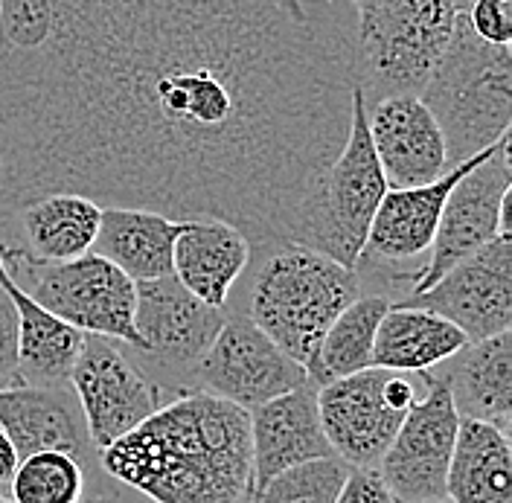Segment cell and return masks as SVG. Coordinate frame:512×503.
<instances>
[{"instance_id": "6da1fadb", "label": "cell", "mask_w": 512, "mask_h": 503, "mask_svg": "<svg viewBox=\"0 0 512 503\" xmlns=\"http://www.w3.org/2000/svg\"><path fill=\"white\" fill-rule=\"evenodd\" d=\"M50 0L35 50H0V213L44 195L219 219L294 242L350 131L352 6Z\"/></svg>"}, {"instance_id": "7a4b0ae2", "label": "cell", "mask_w": 512, "mask_h": 503, "mask_svg": "<svg viewBox=\"0 0 512 503\" xmlns=\"http://www.w3.org/2000/svg\"><path fill=\"white\" fill-rule=\"evenodd\" d=\"M99 466L155 503H248L251 413L201 390H181L99 451Z\"/></svg>"}, {"instance_id": "3957f363", "label": "cell", "mask_w": 512, "mask_h": 503, "mask_svg": "<svg viewBox=\"0 0 512 503\" xmlns=\"http://www.w3.org/2000/svg\"><path fill=\"white\" fill-rule=\"evenodd\" d=\"M256 253L262 262L248 291V317L288 358L312 373L326 329L361 297V277L341 262L291 242L256 248Z\"/></svg>"}, {"instance_id": "277c9868", "label": "cell", "mask_w": 512, "mask_h": 503, "mask_svg": "<svg viewBox=\"0 0 512 503\" xmlns=\"http://www.w3.org/2000/svg\"><path fill=\"white\" fill-rule=\"evenodd\" d=\"M419 99L446 137L448 163L457 166L510 134L512 56L510 44H486L466 15L457 18L443 59Z\"/></svg>"}, {"instance_id": "5b68a950", "label": "cell", "mask_w": 512, "mask_h": 503, "mask_svg": "<svg viewBox=\"0 0 512 503\" xmlns=\"http://www.w3.org/2000/svg\"><path fill=\"white\" fill-rule=\"evenodd\" d=\"M457 0H379L355 12L352 73L367 105L382 96H419L443 59Z\"/></svg>"}, {"instance_id": "8992f818", "label": "cell", "mask_w": 512, "mask_h": 503, "mask_svg": "<svg viewBox=\"0 0 512 503\" xmlns=\"http://www.w3.org/2000/svg\"><path fill=\"white\" fill-rule=\"evenodd\" d=\"M384 192L387 181L370 140L367 99L355 85L344 149L318 178L291 245L323 253L355 271Z\"/></svg>"}, {"instance_id": "52a82bcc", "label": "cell", "mask_w": 512, "mask_h": 503, "mask_svg": "<svg viewBox=\"0 0 512 503\" xmlns=\"http://www.w3.org/2000/svg\"><path fill=\"white\" fill-rule=\"evenodd\" d=\"M3 259L18 288L53 317L82 335L108 338L134 349L137 355L146 352V344L134 329L137 283L108 259L85 253L70 262H32L21 248L6 245Z\"/></svg>"}, {"instance_id": "ba28073f", "label": "cell", "mask_w": 512, "mask_h": 503, "mask_svg": "<svg viewBox=\"0 0 512 503\" xmlns=\"http://www.w3.org/2000/svg\"><path fill=\"white\" fill-rule=\"evenodd\" d=\"M425 387L428 373H396L382 367L318 387L320 422L332 454L350 469H379L384 451Z\"/></svg>"}, {"instance_id": "9c48e42d", "label": "cell", "mask_w": 512, "mask_h": 503, "mask_svg": "<svg viewBox=\"0 0 512 503\" xmlns=\"http://www.w3.org/2000/svg\"><path fill=\"white\" fill-rule=\"evenodd\" d=\"M510 184V134H507L478 166H472L451 187L428 251V262L419 268L414 288L405 297L428 291L448 268L486 248L501 233H510V219H507Z\"/></svg>"}, {"instance_id": "30bf717a", "label": "cell", "mask_w": 512, "mask_h": 503, "mask_svg": "<svg viewBox=\"0 0 512 503\" xmlns=\"http://www.w3.org/2000/svg\"><path fill=\"white\" fill-rule=\"evenodd\" d=\"M309 381L306 367L288 358L254 320L242 312L224 315L216 341L195 364L190 390H201L254 410Z\"/></svg>"}, {"instance_id": "8fae6325", "label": "cell", "mask_w": 512, "mask_h": 503, "mask_svg": "<svg viewBox=\"0 0 512 503\" xmlns=\"http://www.w3.org/2000/svg\"><path fill=\"white\" fill-rule=\"evenodd\" d=\"M70 390L76 393L96 451L131 434L163 405L158 381L131 364L123 346L96 335H85L70 370Z\"/></svg>"}, {"instance_id": "7c38bea8", "label": "cell", "mask_w": 512, "mask_h": 503, "mask_svg": "<svg viewBox=\"0 0 512 503\" xmlns=\"http://www.w3.org/2000/svg\"><path fill=\"white\" fill-rule=\"evenodd\" d=\"M457 326L469 344L510 332L512 326V239L501 233L478 253L466 256L422 294L396 300Z\"/></svg>"}, {"instance_id": "4fadbf2b", "label": "cell", "mask_w": 512, "mask_h": 503, "mask_svg": "<svg viewBox=\"0 0 512 503\" xmlns=\"http://www.w3.org/2000/svg\"><path fill=\"white\" fill-rule=\"evenodd\" d=\"M460 413L451 390L437 373H428L422 399L408 410L390 448L384 451L379 474L402 503L446 498V477L457 442Z\"/></svg>"}, {"instance_id": "5bb4252c", "label": "cell", "mask_w": 512, "mask_h": 503, "mask_svg": "<svg viewBox=\"0 0 512 503\" xmlns=\"http://www.w3.org/2000/svg\"><path fill=\"white\" fill-rule=\"evenodd\" d=\"M224 309H213L190 294L172 274L137 283L134 329L146 344L143 358L166 376H187L216 341Z\"/></svg>"}, {"instance_id": "9a60e30c", "label": "cell", "mask_w": 512, "mask_h": 503, "mask_svg": "<svg viewBox=\"0 0 512 503\" xmlns=\"http://www.w3.org/2000/svg\"><path fill=\"white\" fill-rule=\"evenodd\" d=\"M367 126L387 189L425 187L451 169L446 137L419 96L396 94L370 102Z\"/></svg>"}, {"instance_id": "2e32d148", "label": "cell", "mask_w": 512, "mask_h": 503, "mask_svg": "<svg viewBox=\"0 0 512 503\" xmlns=\"http://www.w3.org/2000/svg\"><path fill=\"white\" fill-rule=\"evenodd\" d=\"M495 146L478 152L475 158L463 160L457 166H451L443 178H437L434 184L411 189H387L373 216L364 253L358 259V268H396V265H408L422 259L431 251L437 224L443 216L446 198L451 187L472 169L480 160L486 158Z\"/></svg>"}, {"instance_id": "e0dca14e", "label": "cell", "mask_w": 512, "mask_h": 503, "mask_svg": "<svg viewBox=\"0 0 512 503\" xmlns=\"http://www.w3.org/2000/svg\"><path fill=\"white\" fill-rule=\"evenodd\" d=\"M0 428L21 460L38 451H62L85 469L99 463V451L70 384H18L0 390Z\"/></svg>"}, {"instance_id": "ac0fdd59", "label": "cell", "mask_w": 512, "mask_h": 503, "mask_svg": "<svg viewBox=\"0 0 512 503\" xmlns=\"http://www.w3.org/2000/svg\"><path fill=\"white\" fill-rule=\"evenodd\" d=\"M251 413V454H254V489L274 474L335 457L323 434L318 410V384L306 381Z\"/></svg>"}, {"instance_id": "d6986e66", "label": "cell", "mask_w": 512, "mask_h": 503, "mask_svg": "<svg viewBox=\"0 0 512 503\" xmlns=\"http://www.w3.org/2000/svg\"><path fill=\"white\" fill-rule=\"evenodd\" d=\"M254 248L227 221L192 219L181 224L172 251V277L201 303L224 309L233 285L248 271Z\"/></svg>"}, {"instance_id": "ffe728a7", "label": "cell", "mask_w": 512, "mask_h": 503, "mask_svg": "<svg viewBox=\"0 0 512 503\" xmlns=\"http://www.w3.org/2000/svg\"><path fill=\"white\" fill-rule=\"evenodd\" d=\"M460 419L486 422L510 437L512 431V335L501 332L478 344H466L443 364Z\"/></svg>"}, {"instance_id": "44dd1931", "label": "cell", "mask_w": 512, "mask_h": 503, "mask_svg": "<svg viewBox=\"0 0 512 503\" xmlns=\"http://www.w3.org/2000/svg\"><path fill=\"white\" fill-rule=\"evenodd\" d=\"M184 221H172L149 210L102 207L91 253L117 265L134 283L172 274V251Z\"/></svg>"}, {"instance_id": "7402d4cb", "label": "cell", "mask_w": 512, "mask_h": 503, "mask_svg": "<svg viewBox=\"0 0 512 503\" xmlns=\"http://www.w3.org/2000/svg\"><path fill=\"white\" fill-rule=\"evenodd\" d=\"M446 498L451 503H512V448L504 431L460 419Z\"/></svg>"}, {"instance_id": "603a6c76", "label": "cell", "mask_w": 512, "mask_h": 503, "mask_svg": "<svg viewBox=\"0 0 512 503\" xmlns=\"http://www.w3.org/2000/svg\"><path fill=\"white\" fill-rule=\"evenodd\" d=\"M466 344V335L443 317L393 303L376 332L373 367L396 373H434V367H443Z\"/></svg>"}, {"instance_id": "cb8c5ba5", "label": "cell", "mask_w": 512, "mask_h": 503, "mask_svg": "<svg viewBox=\"0 0 512 503\" xmlns=\"http://www.w3.org/2000/svg\"><path fill=\"white\" fill-rule=\"evenodd\" d=\"M102 207L82 195H44L18 210L32 262H70L91 253Z\"/></svg>"}, {"instance_id": "d4e9b609", "label": "cell", "mask_w": 512, "mask_h": 503, "mask_svg": "<svg viewBox=\"0 0 512 503\" xmlns=\"http://www.w3.org/2000/svg\"><path fill=\"white\" fill-rule=\"evenodd\" d=\"M18 312V373L24 384H70V370L82 352L85 335L30 300L18 283L9 291Z\"/></svg>"}, {"instance_id": "484cf974", "label": "cell", "mask_w": 512, "mask_h": 503, "mask_svg": "<svg viewBox=\"0 0 512 503\" xmlns=\"http://www.w3.org/2000/svg\"><path fill=\"white\" fill-rule=\"evenodd\" d=\"M390 306L393 303L382 294H361L358 300H352L350 306L326 329L309 381L323 387L329 381L370 370L376 332H379V323H382V317L387 315Z\"/></svg>"}, {"instance_id": "4316f807", "label": "cell", "mask_w": 512, "mask_h": 503, "mask_svg": "<svg viewBox=\"0 0 512 503\" xmlns=\"http://www.w3.org/2000/svg\"><path fill=\"white\" fill-rule=\"evenodd\" d=\"M9 486L12 503H82L88 477L76 457L62 451H38L18 460Z\"/></svg>"}, {"instance_id": "83f0119b", "label": "cell", "mask_w": 512, "mask_h": 503, "mask_svg": "<svg viewBox=\"0 0 512 503\" xmlns=\"http://www.w3.org/2000/svg\"><path fill=\"white\" fill-rule=\"evenodd\" d=\"M350 466L338 457H323L274 474L256 486L248 503H335Z\"/></svg>"}, {"instance_id": "f1b7e54d", "label": "cell", "mask_w": 512, "mask_h": 503, "mask_svg": "<svg viewBox=\"0 0 512 503\" xmlns=\"http://www.w3.org/2000/svg\"><path fill=\"white\" fill-rule=\"evenodd\" d=\"M53 24L50 0H0V50H35Z\"/></svg>"}, {"instance_id": "f546056e", "label": "cell", "mask_w": 512, "mask_h": 503, "mask_svg": "<svg viewBox=\"0 0 512 503\" xmlns=\"http://www.w3.org/2000/svg\"><path fill=\"white\" fill-rule=\"evenodd\" d=\"M463 15L472 32L486 44H510L512 0H472V6Z\"/></svg>"}, {"instance_id": "4dcf8cb0", "label": "cell", "mask_w": 512, "mask_h": 503, "mask_svg": "<svg viewBox=\"0 0 512 503\" xmlns=\"http://www.w3.org/2000/svg\"><path fill=\"white\" fill-rule=\"evenodd\" d=\"M24 384L18 373V312L9 291L0 288V390Z\"/></svg>"}, {"instance_id": "1f68e13d", "label": "cell", "mask_w": 512, "mask_h": 503, "mask_svg": "<svg viewBox=\"0 0 512 503\" xmlns=\"http://www.w3.org/2000/svg\"><path fill=\"white\" fill-rule=\"evenodd\" d=\"M335 503H402L384 483L379 469H350Z\"/></svg>"}, {"instance_id": "d6a6232c", "label": "cell", "mask_w": 512, "mask_h": 503, "mask_svg": "<svg viewBox=\"0 0 512 503\" xmlns=\"http://www.w3.org/2000/svg\"><path fill=\"white\" fill-rule=\"evenodd\" d=\"M18 451H15V445L12 440L3 434V428H0V486H6L9 480H12V474L18 469Z\"/></svg>"}, {"instance_id": "836d02e7", "label": "cell", "mask_w": 512, "mask_h": 503, "mask_svg": "<svg viewBox=\"0 0 512 503\" xmlns=\"http://www.w3.org/2000/svg\"><path fill=\"white\" fill-rule=\"evenodd\" d=\"M280 6L294 18H309V12H312V6H306L303 0H280Z\"/></svg>"}, {"instance_id": "e575fe53", "label": "cell", "mask_w": 512, "mask_h": 503, "mask_svg": "<svg viewBox=\"0 0 512 503\" xmlns=\"http://www.w3.org/2000/svg\"><path fill=\"white\" fill-rule=\"evenodd\" d=\"M3 216V213H0ZM0 288L3 291H12L15 288V280L9 277V268H6V259H3V242H0Z\"/></svg>"}, {"instance_id": "d590c367", "label": "cell", "mask_w": 512, "mask_h": 503, "mask_svg": "<svg viewBox=\"0 0 512 503\" xmlns=\"http://www.w3.org/2000/svg\"><path fill=\"white\" fill-rule=\"evenodd\" d=\"M352 9L358 12V9H367V6H373V3H379V0H350Z\"/></svg>"}, {"instance_id": "8d00e7d4", "label": "cell", "mask_w": 512, "mask_h": 503, "mask_svg": "<svg viewBox=\"0 0 512 503\" xmlns=\"http://www.w3.org/2000/svg\"><path fill=\"white\" fill-rule=\"evenodd\" d=\"M320 3H329V6H352L350 0H320Z\"/></svg>"}, {"instance_id": "74e56055", "label": "cell", "mask_w": 512, "mask_h": 503, "mask_svg": "<svg viewBox=\"0 0 512 503\" xmlns=\"http://www.w3.org/2000/svg\"><path fill=\"white\" fill-rule=\"evenodd\" d=\"M457 6H460V12H466L472 6V0H457Z\"/></svg>"}, {"instance_id": "f35d334b", "label": "cell", "mask_w": 512, "mask_h": 503, "mask_svg": "<svg viewBox=\"0 0 512 503\" xmlns=\"http://www.w3.org/2000/svg\"><path fill=\"white\" fill-rule=\"evenodd\" d=\"M416 503H451L448 498H440V501H416Z\"/></svg>"}, {"instance_id": "ab89813d", "label": "cell", "mask_w": 512, "mask_h": 503, "mask_svg": "<svg viewBox=\"0 0 512 503\" xmlns=\"http://www.w3.org/2000/svg\"><path fill=\"white\" fill-rule=\"evenodd\" d=\"M0 503H12V501H6V498H3V495H0Z\"/></svg>"}]
</instances>
